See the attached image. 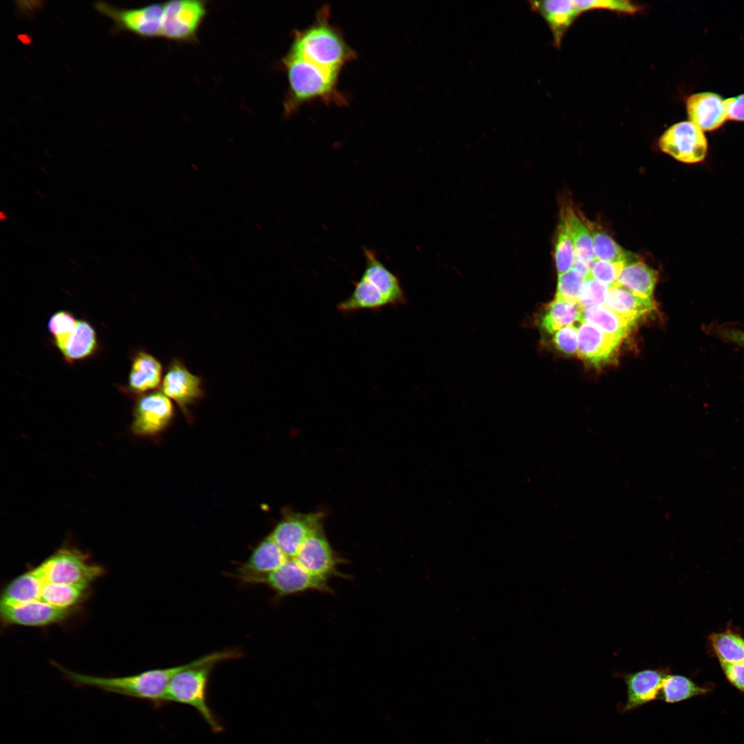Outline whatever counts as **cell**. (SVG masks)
Returning <instances> with one entry per match:
<instances>
[{
  "label": "cell",
  "instance_id": "obj_12",
  "mask_svg": "<svg viewBox=\"0 0 744 744\" xmlns=\"http://www.w3.org/2000/svg\"><path fill=\"white\" fill-rule=\"evenodd\" d=\"M322 517L320 513H287L270 535L287 558H294L304 540L322 526Z\"/></svg>",
  "mask_w": 744,
  "mask_h": 744
},
{
  "label": "cell",
  "instance_id": "obj_6",
  "mask_svg": "<svg viewBox=\"0 0 744 744\" xmlns=\"http://www.w3.org/2000/svg\"><path fill=\"white\" fill-rule=\"evenodd\" d=\"M94 8L114 22L115 32H130L145 38L161 36L164 3L119 8L105 1H96Z\"/></svg>",
  "mask_w": 744,
  "mask_h": 744
},
{
  "label": "cell",
  "instance_id": "obj_23",
  "mask_svg": "<svg viewBox=\"0 0 744 744\" xmlns=\"http://www.w3.org/2000/svg\"><path fill=\"white\" fill-rule=\"evenodd\" d=\"M386 306H389V303L380 291L361 276L354 282L351 296L340 302L336 307L341 313H351L361 310L380 311Z\"/></svg>",
  "mask_w": 744,
  "mask_h": 744
},
{
  "label": "cell",
  "instance_id": "obj_36",
  "mask_svg": "<svg viewBox=\"0 0 744 744\" xmlns=\"http://www.w3.org/2000/svg\"><path fill=\"white\" fill-rule=\"evenodd\" d=\"M611 287L587 274L580 291L578 302L582 308L601 305Z\"/></svg>",
  "mask_w": 744,
  "mask_h": 744
},
{
  "label": "cell",
  "instance_id": "obj_19",
  "mask_svg": "<svg viewBox=\"0 0 744 744\" xmlns=\"http://www.w3.org/2000/svg\"><path fill=\"white\" fill-rule=\"evenodd\" d=\"M620 342L588 322H581L578 327V355L592 364H599L608 359Z\"/></svg>",
  "mask_w": 744,
  "mask_h": 744
},
{
  "label": "cell",
  "instance_id": "obj_40",
  "mask_svg": "<svg viewBox=\"0 0 744 744\" xmlns=\"http://www.w3.org/2000/svg\"><path fill=\"white\" fill-rule=\"evenodd\" d=\"M727 119L744 122V94L725 99Z\"/></svg>",
  "mask_w": 744,
  "mask_h": 744
},
{
  "label": "cell",
  "instance_id": "obj_33",
  "mask_svg": "<svg viewBox=\"0 0 744 744\" xmlns=\"http://www.w3.org/2000/svg\"><path fill=\"white\" fill-rule=\"evenodd\" d=\"M710 641L720 663H744V639L729 631L714 633Z\"/></svg>",
  "mask_w": 744,
  "mask_h": 744
},
{
  "label": "cell",
  "instance_id": "obj_25",
  "mask_svg": "<svg viewBox=\"0 0 744 744\" xmlns=\"http://www.w3.org/2000/svg\"><path fill=\"white\" fill-rule=\"evenodd\" d=\"M581 322L591 324L621 341L634 324V322L616 314L603 305L583 308Z\"/></svg>",
  "mask_w": 744,
  "mask_h": 744
},
{
  "label": "cell",
  "instance_id": "obj_27",
  "mask_svg": "<svg viewBox=\"0 0 744 744\" xmlns=\"http://www.w3.org/2000/svg\"><path fill=\"white\" fill-rule=\"evenodd\" d=\"M39 577L41 580V590L39 601L59 608L74 610L87 595L89 587L51 583L43 581L40 575Z\"/></svg>",
  "mask_w": 744,
  "mask_h": 744
},
{
  "label": "cell",
  "instance_id": "obj_11",
  "mask_svg": "<svg viewBox=\"0 0 744 744\" xmlns=\"http://www.w3.org/2000/svg\"><path fill=\"white\" fill-rule=\"evenodd\" d=\"M174 406L163 393L154 391L138 399L133 413L132 431L140 436L160 433L171 423Z\"/></svg>",
  "mask_w": 744,
  "mask_h": 744
},
{
  "label": "cell",
  "instance_id": "obj_10",
  "mask_svg": "<svg viewBox=\"0 0 744 744\" xmlns=\"http://www.w3.org/2000/svg\"><path fill=\"white\" fill-rule=\"evenodd\" d=\"M207 13L204 1L174 0L164 3L161 36L167 39H193Z\"/></svg>",
  "mask_w": 744,
  "mask_h": 744
},
{
  "label": "cell",
  "instance_id": "obj_17",
  "mask_svg": "<svg viewBox=\"0 0 744 744\" xmlns=\"http://www.w3.org/2000/svg\"><path fill=\"white\" fill-rule=\"evenodd\" d=\"M530 8L540 14L550 29L554 44L561 45L569 26L581 14L575 0L530 1Z\"/></svg>",
  "mask_w": 744,
  "mask_h": 744
},
{
  "label": "cell",
  "instance_id": "obj_34",
  "mask_svg": "<svg viewBox=\"0 0 744 744\" xmlns=\"http://www.w3.org/2000/svg\"><path fill=\"white\" fill-rule=\"evenodd\" d=\"M586 275L575 268L558 275L555 298L578 302Z\"/></svg>",
  "mask_w": 744,
  "mask_h": 744
},
{
  "label": "cell",
  "instance_id": "obj_22",
  "mask_svg": "<svg viewBox=\"0 0 744 744\" xmlns=\"http://www.w3.org/2000/svg\"><path fill=\"white\" fill-rule=\"evenodd\" d=\"M161 362L145 351L136 353L132 360L129 375V387L134 393H142L156 389L161 381Z\"/></svg>",
  "mask_w": 744,
  "mask_h": 744
},
{
  "label": "cell",
  "instance_id": "obj_37",
  "mask_svg": "<svg viewBox=\"0 0 744 744\" xmlns=\"http://www.w3.org/2000/svg\"><path fill=\"white\" fill-rule=\"evenodd\" d=\"M626 263L612 262L597 260L592 262L588 275L594 279L612 287L617 285L620 273Z\"/></svg>",
  "mask_w": 744,
  "mask_h": 744
},
{
  "label": "cell",
  "instance_id": "obj_41",
  "mask_svg": "<svg viewBox=\"0 0 744 744\" xmlns=\"http://www.w3.org/2000/svg\"><path fill=\"white\" fill-rule=\"evenodd\" d=\"M718 334L723 339L744 347V331L723 328L718 329Z\"/></svg>",
  "mask_w": 744,
  "mask_h": 744
},
{
  "label": "cell",
  "instance_id": "obj_16",
  "mask_svg": "<svg viewBox=\"0 0 744 744\" xmlns=\"http://www.w3.org/2000/svg\"><path fill=\"white\" fill-rule=\"evenodd\" d=\"M690 121L703 132H712L727 119L725 100L718 94L702 92L690 95L686 100Z\"/></svg>",
  "mask_w": 744,
  "mask_h": 744
},
{
  "label": "cell",
  "instance_id": "obj_1",
  "mask_svg": "<svg viewBox=\"0 0 744 744\" xmlns=\"http://www.w3.org/2000/svg\"><path fill=\"white\" fill-rule=\"evenodd\" d=\"M242 654L234 650L214 652L188 663L169 683L163 702L177 703L194 708L214 733L223 726L207 703V688L214 667L220 662L238 659Z\"/></svg>",
  "mask_w": 744,
  "mask_h": 744
},
{
  "label": "cell",
  "instance_id": "obj_14",
  "mask_svg": "<svg viewBox=\"0 0 744 744\" xmlns=\"http://www.w3.org/2000/svg\"><path fill=\"white\" fill-rule=\"evenodd\" d=\"M163 393L187 411L189 405L203 396L201 379L192 373L179 360L174 359L169 364L162 383Z\"/></svg>",
  "mask_w": 744,
  "mask_h": 744
},
{
  "label": "cell",
  "instance_id": "obj_7",
  "mask_svg": "<svg viewBox=\"0 0 744 744\" xmlns=\"http://www.w3.org/2000/svg\"><path fill=\"white\" fill-rule=\"evenodd\" d=\"M247 582L265 584L280 597L308 591L333 592L327 580L311 575L294 558H288L273 572L253 577Z\"/></svg>",
  "mask_w": 744,
  "mask_h": 744
},
{
  "label": "cell",
  "instance_id": "obj_29",
  "mask_svg": "<svg viewBox=\"0 0 744 744\" xmlns=\"http://www.w3.org/2000/svg\"><path fill=\"white\" fill-rule=\"evenodd\" d=\"M585 221L592 235L595 259L626 264L637 259L634 254L623 249L595 223Z\"/></svg>",
  "mask_w": 744,
  "mask_h": 744
},
{
  "label": "cell",
  "instance_id": "obj_39",
  "mask_svg": "<svg viewBox=\"0 0 744 744\" xmlns=\"http://www.w3.org/2000/svg\"><path fill=\"white\" fill-rule=\"evenodd\" d=\"M721 665L728 681L744 692V663H721Z\"/></svg>",
  "mask_w": 744,
  "mask_h": 744
},
{
  "label": "cell",
  "instance_id": "obj_2",
  "mask_svg": "<svg viewBox=\"0 0 744 744\" xmlns=\"http://www.w3.org/2000/svg\"><path fill=\"white\" fill-rule=\"evenodd\" d=\"M329 10H320L314 23L295 33L289 52L317 65L340 72L355 54L341 33L329 22Z\"/></svg>",
  "mask_w": 744,
  "mask_h": 744
},
{
  "label": "cell",
  "instance_id": "obj_21",
  "mask_svg": "<svg viewBox=\"0 0 744 744\" xmlns=\"http://www.w3.org/2000/svg\"><path fill=\"white\" fill-rule=\"evenodd\" d=\"M604 306L633 322L656 309L652 298L638 296L618 285L609 289Z\"/></svg>",
  "mask_w": 744,
  "mask_h": 744
},
{
  "label": "cell",
  "instance_id": "obj_4",
  "mask_svg": "<svg viewBox=\"0 0 744 744\" xmlns=\"http://www.w3.org/2000/svg\"><path fill=\"white\" fill-rule=\"evenodd\" d=\"M282 63L289 83L287 111L316 99L340 104L344 101L336 87L339 72L325 69L289 52Z\"/></svg>",
  "mask_w": 744,
  "mask_h": 744
},
{
  "label": "cell",
  "instance_id": "obj_3",
  "mask_svg": "<svg viewBox=\"0 0 744 744\" xmlns=\"http://www.w3.org/2000/svg\"><path fill=\"white\" fill-rule=\"evenodd\" d=\"M185 665L153 669L126 676L102 677L77 673L56 664L67 679L77 685L92 686L109 692L148 701L158 707L164 705L163 699L169 683Z\"/></svg>",
  "mask_w": 744,
  "mask_h": 744
},
{
  "label": "cell",
  "instance_id": "obj_38",
  "mask_svg": "<svg viewBox=\"0 0 744 744\" xmlns=\"http://www.w3.org/2000/svg\"><path fill=\"white\" fill-rule=\"evenodd\" d=\"M553 342L561 351L572 354L578 349V328L575 325L564 327L554 333Z\"/></svg>",
  "mask_w": 744,
  "mask_h": 744
},
{
  "label": "cell",
  "instance_id": "obj_30",
  "mask_svg": "<svg viewBox=\"0 0 744 744\" xmlns=\"http://www.w3.org/2000/svg\"><path fill=\"white\" fill-rule=\"evenodd\" d=\"M710 690V688L699 686L685 676L668 674L663 681L658 700L674 703L706 694Z\"/></svg>",
  "mask_w": 744,
  "mask_h": 744
},
{
  "label": "cell",
  "instance_id": "obj_18",
  "mask_svg": "<svg viewBox=\"0 0 744 744\" xmlns=\"http://www.w3.org/2000/svg\"><path fill=\"white\" fill-rule=\"evenodd\" d=\"M363 251L365 267L361 276L380 291L389 302V306L404 303L405 295L397 276L379 260L373 250L364 247Z\"/></svg>",
  "mask_w": 744,
  "mask_h": 744
},
{
  "label": "cell",
  "instance_id": "obj_8",
  "mask_svg": "<svg viewBox=\"0 0 744 744\" xmlns=\"http://www.w3.org/2000/svg\"><path fill=\"white\" fill-rule=\"evenodd\" d=\"M659 146L664 153L686 164L701 163L708 149L704 132L690 121L670 126L660 137Z\"/></svg>",
  "mask_w": 744,
  "mask_h": 744
},
{
  "label": "cell",
  "instance_id": "obj_9",
  "mask_svg": "<svg viewBox=\"0 0 744 744\" xmlns=\"http://www.w3.org/2000/svg\"><path fill=\"white\" fill-rule=\"evenodd\" d=\"M294 559L311 575L327 580L333 577L349 579V576L338 570L342 558L333 549L322 525L314 530L301 545Z\"/></svg>",
  "mask_w": 744,
  "mask_h": 744
},
{
  "label": "cell",
  "instance_id": "obj_26",
  "mask_svg": "<svg viewBox=\"0 0 744 744\" xmlns=\"http://www.w3.org/2000/svg\"><path fill=\"white\" fill-rule=\"evenodd\" d=\"M583 308L579 302L555 298L545 309L541 320V327L550 334L572 325L575 321L581 322Z\"/></svg>",
  "mask_w": 744,
  "mask_h": 744
},
{
  "label": "cell",
  "instance_id": "obj_31",
  "mask_svg": "<svg viewBox=\"0 0 744 744\" xmlns=\"http://www.w3.org/2000/svg\"><path fill=\"white\" fill-rule=\"evenodd\" d=\"M96 347V333L86 321L79 320L62 353L68 361L83 359L93 353Z\"/></svg>",
  "mask_w": 744,
  "mask_h": 744
},
{
  "label": "cell",
  "instance_id": "obj_32",
  "mask_svg": "<svg viewBox=\"0 0 744 744\" xmlns=\"http://www.w3.org/2000/svg\"><path fill=\"white\" fill-rule=\"evenodd\" d=\"M575 258L573 240L567 223L566 212L563 209L557 226L554 249V259L558 275L572 269Z\"/></svg>",
  "mask_w": 744,
  "mask_h": 744
},
{
  "label": "cell",
  "instance_id": "obj_28",
  "mask_svg": "<svg viewBox=\"0 0 744 744\" xmlns=\"http://www.w3.org/2000/svg\"><path fill=\"white\" fill-rule=\"evenodd\" d=\"M564 210L575 248V259L590 269L595 260L590 231L584 218L578 215L572 207H567Z\"/></svg>",
  "mask_w": 744,
  "mask_h": 744
},
{
  "label": "cell",
  "instance_id": "obj_15",
  "mask_svg": "<svg viewBox=\"0 0 744 744\" xmlns=\"http://www.w3.org/2000/svg\"><path fill=\"white\" fill-rule=\"evenodd\" d=\"M74 610L62 609L41 601L18 606H0L1 619L5 625L45 626L61 622Z\"/></svg>",
  "mask_w": 744,
  "mask_h": 744
},
{
  "label": "cell",
  "instance_id": "obj_24",
  "mask_svg": "<svg viewBox=\"0 0 744 744\" xmlns=\"http://www.w3.org/2000/svg\"><path fill=\"white\" fill-rule=\"evenodd\" d=\"M658 273L645 262L638 259L626 263L617 280V285L631 292L644 297L652 298Z\"/></svg>",
  "mask_w": 744,
  "mask_h": 744
},
{
  "label": "cell",
  "instance_id": "obj_5",
  "mask_svg": "<svg viewBox=\"0 0 744 744\" xmlns=\"http://www.w3.org/2000/svg\"><path fill=\"white\" fill-rule=\"evenodd\" d=\"M35 568L46 582L85 587L104 573L101 566L90 562L81 552L68 548L56 550Z\"/></svg>",
  "mask_w": 744,
  "mask_h": 744
},
{
  "label": "cell",
  "instance_id": "obj_20",
  "mask_svg": "<svg viewBox=\"0 0 744 744\" xmlns=\"http://www.w3.org/2000/svg\"><path fill=\"white\" fill-rule=\"evenodd\" d=\"M288 558L271 535L254 548L248 560L239 568V577L247 582L279 568Z\"/></svg>",
  "mask_w": 744,
  "mask_h": 744
},
{
  "label": "cell",
  "instance_id": "obj_35",
  "mask_svg": "<svg viewBox=\"0 0 744 744\" xmlns=\"http://www.w3.org/2000/svg\"><path fill=\"white\" fill-rule=\"evenodd\" d=\"M77 321L72 314L66 311H59L50 319L48 328L54 338L56 346L62 351L68 339L72 333Z\"/></svg>",
  "mask_w": 744,
  "mask_h": 744
},
{
  "label": "cell",
  "instance_id": "obj_13",
  "mask_svg": "<svg viewBox=\"0 0 744 744\" xmlns=\"http://www.w3.org/2000/svg\"><path fill=\"white\" fill-rule=\"evenodd\" d=\"M668 668H647L635 672L621 673L627 688V699L619 711L626 712L658 699Z\"/></svg>",
  "mask_w": 744,
  "mask_h": 744
}]
</instances>
